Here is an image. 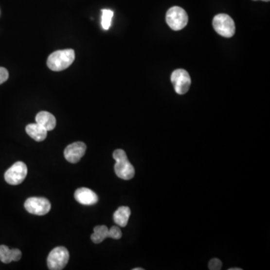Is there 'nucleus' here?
Masks as SVG:
<instances>
[{"instance_id":"obj_1","label":"nucleus","mask_w":270,"mask_h":270,"mask_svg":"<svg viewBox=\"0 0 270 270\" xmlns=\"http://www.w3.org/2000/svg\"><path fill=\"white\" fill-rule=\"evenodd\" d=\"M75 59L74 50L66 49L55 51L50 55L47 65L51 70L61 72L69 68Z\"/></svg>"},{"instance_id":"obj_2","label":"nucleus","mask_w":270,"mask_h":270,"mask_svg":"<svg viewBox=\"0 0 270 270\" xmlns=\"http://www.w3.org/2000/svg\"><path fill=\"white\" fill-rule=\"evenodd\" d=\"M113 157L116 161L114 170L116 176L123 180H131L135 174V170L128 161L126 152L123 149H116L113 152Z\"/></svg>"},{"instance_id":"obj_3","label":"nucleus","mask_w":270,"mask_h":270,"mask_svg":"<svg viewBox=\"0 0 270 270\" xmlns=\"http://www.w3.org/2000/svg\"><path fill=\"white\" fill-rule=\"evenodd\" d=\"M213 28L216 33L224 38H231L236 31L235 23L226 14H218L213 20Z\"/></svg>"},{"instance_id":"obj_4","label":"nucleus","mask_w":270,"mask_h":270,"mask_svg":"<svg viewBox=\"0 0 270 270\" xmlns=\"http://www.w3.org/2000/svg\"><path fill=\"white\" fill-rule=\"evenodd\" d=\"M167 24L174 31L182 30L188 22V17L183 8L174 6L167 11L166 15Z\"/></svg>"},{"instance_id":"obj_5","label":"nucleus","mask_w":270,"mask_h":270,"mask_svg":"<svg viewBox=\"0 0 270 270\" xmlns=\"http://www.w3.org/2000/svg\"><path fill=\"white\" fill-rule=\"evenodd\" d=\"M69 252L66 248L59 246L50 252L48 257V267L51 270H61L67 265Z\"/></svg>"},{"instance_id":"obj_6","label":"nucleus","mask_w":270,"mask_h":270,"mask_svg":"<svg viewBox=\"0 0 270 270\" xmlns=\"http://www.w3.org/2000/svg\"><path fill=\"white\" fill-rule=\"evenodd\" d=\"M170 79L177 94L184 95L190 88L192 84L190 75L188 72L184 69H177L174 71Z\"/></svg>"},{"instance_id":"obj_7","label":"nucleus","mask_w":270,"mask_h":270,"mask_svg":"<svg viewBox=\"0 0 270 270\" xmlns=\"http://www.w3.org/2000/svg\"><path fill=\"white\" fill-rule=\"evenodd\" d=\"M26 175H27V167L26 164L22 162H18L6 170L5 180L10 185H19L24 181Z\"/></svg>"},{"instance_id":"obj_8","label":"nucleus","mask_w":270,"mask_h":270,"mask_svg":"<svg viewBox=\"0 0 270 270\" xmlns=\"http://www.w3.org/2000/svg\"><path fill=\"white\" fill-rule=\"evenodd\" d=\"M24 206L26 211L37 216L48 214L51 209V203L48 199L37 197L28 198L25 202Z\"/></svg>"},{"instance_id":"obj_9","label":"nucleus","mask_w":270,"mask_h":270,"mask_svg":"<svg viewBox=\"0 0 270 270\" xmlns=\"http://www.w3.org/2000/svg\"><path fill=\"white\" fill-rule=\"evenodd\" d=\"M87 146L83 142H75L70 144L64 151V156L68 162L75 164L85 155Z\"/></svg>"},{"instance_id":"obj_10","label":"nucleus","mask_w":270,"mask_h":270,"mask_svg":"<svg viewBox=\"0 0 270 270\" xmlns=\"http://www.w3.org/2000/svg\"><path fill=\"white\" fill-rule=\"evenodd\" d=\"M74 198L80 204L86 206H92L97 203L98 200V195L90 188H80L76 190Z\"/></svg>"},{"instance_id":"obj_11","label":"nucleus","mask_w":270,"mask_h":270,"mask_svg":"<svg viewBox=\"0 0 270 270\" xmlns=\"http://www.w3.org/2000/svg\"><path fill=\"white\" fill-rule=\"evenodd\" d=\"M36 123L41 125L47 131H52L56 126V120L52 113L47 111H41L36 115Z\"/></svg>"},{"instance_id":"obj_12","label":"nucleus","mask_w":270,"mask_h":270,"mask_svg":"<svg viewBox=\"0 0 270 270\" xmlns=\"http://www.w3.org/2000/svg\"><path fill=\"white\" fill-rule=\"evenodd\" d=\"M26 131L30 138L38 142L44 141L48 135V131L37 123L29 124L26 127Z\"/></svg>"},{"instance_id":"obj_13","label":"nucleus","mask_w":270,"mask_h":270,"mask_svg":"<svg viewBox=\"0 0 270 270\" xmlns=\"http://www.w3.org/2000/svg\"><path fill=\"white\" fill-rule=\"evenodd\" d=\"M131 216V210L128 206H120L113 214V220L117 225L126 227Z\"/></svg>"},{"instance_id":"obj_14","label":"nucleus","mask_w":270,"mask_h":270,"mask_svg":"<svg viewBox=\"0 0 270 270\" xmlns=\"http://www.w3.org/2000/svg\"><path fill=\"white\" fill-rule=\"evenodd\" d=\"M108 231L109 229L105 225L95 227L94 228V233L91 236L92 242L95 244L103 242L106 238H108Z\"/></svg>"},{"instance_id":"obj_15","label":"nucleus","mask_w":270,"mask_h":270,"mask_svg":"<svg viewBox=\"0 0 270 270\" xmlns=\"http://www.w3.org/2000/svg\"><path fill=\"white\" fill-rule=\"evenodd\" d=\"M102 12V25L104 30H108L111 25L112 18L113 12L109 9H103Z\"/></svg>"},{"instance_id":"obj_16","label":"nucleus","mask_w":270,"mask_h":270,"mask_svg":"<svg viewBox=\"0 0 270 270\" xmlns=\"http://www.w3.org/2000/svg\"><path fill=\"white\" fill-rule=\"evenodd\" d=\"M0 260L4 264H9L12 261L11 249L5 245L0 246Z\"/></svg>"},{"instance_id":"obj_17","label":"nucleus","mask_w":270,"mask_h":270,"mask_svg":"<svg viewBox=\"0 0 270 270\" xmlns=\"http://www.w3.org/2000/svg\"><path fill=\"white\" fill-rule=\"evenodd\" d=\"M122 236H123V234H122L121 230L118 227H112L108 231V238H111V239H120Z\"/></svg>"},{"instance_id":"obj_18","label":"nucleus","mask_w":270,"mask_h":270,"mask_svg":"<svg viewBox=\"0 0 270 270\" xmlns=\"http://www.w3.org/2000/svg\"><path fill=\"white\" fill-rule=\"evenodd\" d=\"M221 267L222 264L221 260L217 258L212 259L209 263V269L211 270H221Z\"/></svg>"},{"instance_id":"obj_19","label":"nucleus","mask_w":270,"mask_h":270,"mask_svg":"<svg viewBox=\"0 0 270 270\" xmlns=\"http://www.w3.org/2000/svg\"><path fill=\"white\" fill-rule=\"evenodd\" d=\"M9 77L8 70L5 68L0 67V84H3Z\"/></svg>"},{"instance_id":"obj_20","label":"nucleus","mask_w":270,"mask_h":270,"mask_svg":"<svg viewBox=\"0 0 270 270\" xmlns=\"http://www.w3.org/2000/svg\"><path fill=\"white\" fill-rule=\"evenodd\" d=\"M11 256H12V261H18L22 257V253L19 249H11Z\"/></svg>"},{"instance_id":"obj_21","label":"nucleus","mask_w":270,"mask_h":270,"mask_svg":"<svg viewBox=\"0 0 270 270\" xmlns=\"http://www.w3.org/2000/svg\"><path fill=\"white\" fill-rule=\"evenodd\" d=\"M229 270H242V269H239V268H231V269H229Z\"/></svg>"},{"instance_id":"obj_22","label":"nucleus","mask_w":270,"mask_h":270,"mask_svg":"<svg viewBox=\"0 0 270 270\" xmlns=\"http://www.w3.org/2000/svg\"><path fill=\"white\" fill-rule=\"evenodd\" d=\"M133 270H144V269H142V268H134V269H133Z\"/></svg>"},{"instance_id":"obj_23","label":"nucleus","mask_w":270,"mask_h":270,"mask_svg":"<svg viewBox=\"0 0 270 270\" xmlns=\"http://www.w3.org/2000/svg\"><path fill=\"white\" fill-rule=\"evenodd\" d=\"M253 1H257V0H253ZM261 1H264V2H270V0H261Z\"/></svg>"}]
</instances>
